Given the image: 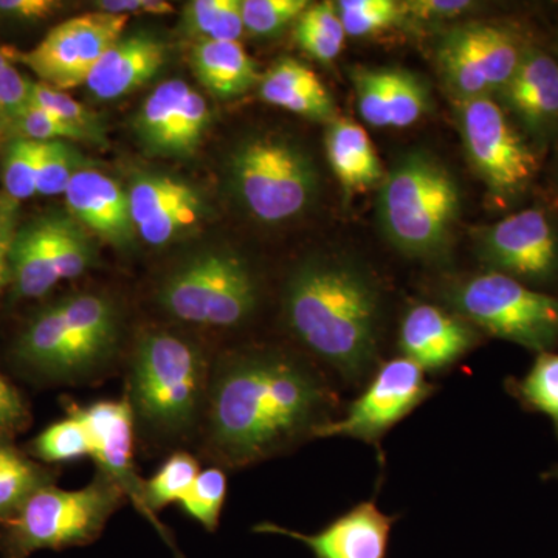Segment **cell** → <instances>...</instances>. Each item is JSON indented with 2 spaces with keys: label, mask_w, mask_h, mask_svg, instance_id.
I'll return each mask as SVG.
<instances>
[{
  "label": "cell",
  "mask_w": 558,
  "mask_h": 558,
  "mask_svg": "<svg viewBox=\"0 0 558 558\" xmlns=\"http://www.w3.org/2000/svg\"><path fill=\"white\" fill-rule=\"evenodd\" d=\"M339 414L336 384L314 360L253 348L213 366L201 433L213 461L244 469L315 439Z\"/></svg>",
  "instance_id": "6da1fadb"
},
{
  "label": "cell",
  "mask_w": 558,
  "mask_h": 558,
  "mask_svg": "<svg viewBox=\"0 0 558 558\" xmlns=\"http://www.w3.org/2000/svg\"><path fill=\"white\" fill-rule=\"evenodd\" d=\"M282 315L314 362L344 387H363L379 368L387 315L384 290L355 260H303L282 289Z\"/></svg>",
  "instance_id": "7a4b0ae2"
},
{
  "label": "cell",
  "mask_w": 558,
  "mask_h": 558,
  "mask_svg": "<svg viewBox=\"0 0 558 558\" xmlns=\"http://www.w3.org/2000/svg\"><path fill=\"white\" fill-rule=\"evenodd\" d=\"M211 373L204 351L185 337L165 330L140 337L126 395L140 435L178 444L201 432Z\"/></svg>",
  "instance_id": "3957f363"
},
{
  "label": "cell",
  "mask_w": 558,
  "mask_h": 558,
  "mask_svg": "<svg viewBox=\"0 0 558 558\" xmlns=\"http://www.w3.org/2000/svg\"><path fill=\"white\" fill-rule=\"evenodd\" d=\"M461 205V189L449 168L425 150H410L385 172L377 219L403 256L433 263L449 255Z\"/></svg>",
  "instance_id": "277c9868"
},
{
  "label": "cell",
  "mask_w": 558,
  "mask_h": 558,
  "mask_svg": "<svg viewBox=\"0 0 558 558\" xmlns=\"http://www.w3.org/2000/svg\"><path fill=\"white\" fill-rule=\"evenodd\" d=\"M119 339L116 301L81 292L39 311L22 332L16 354L47 380H89L116 355Z\"/></svg>",
  "instance_id": "5b68a950"
},
{
  "label": "cell",
  "mask_w": 558,
  "mask_h": 558,
  "mask_svg": "<svg viewBox=\"0 0 558 558\" xmlns=\"http://www.w3.org/2000/svg\"><path fill=\"white\" fill-rule=\"evenodd\" d=\"M439 299L483 336L510 341L535 354L558 348L556 293L484 270L450 279L440 288Z\"/></svg>",
  "instance_id": "8992f818"
},
{
  "label": "cell",
  "mask_w": 558,
  "mask_h": 558,
  "mask_svg": "<svg viewBox=\"0 0 558 558\" xmlns=\"http://www.w3.org/2000/svg\"><path fill=\"white\" fill-rule=\"evenodd\" d=\"M126 495L109 476L97 472L89 486L64 490L39 488L13 519L2 523V558H28L43 549L87 546L100 537Z\"/></svg>",
  "instance_id": "52a82bcc"
},
{
  "label": "cell",
  "mask_w": 558,
  "mask_h": 558,
  "mask_svg": "<svg viewBox=\"0 0 558 558\" xmlns=\"http://www.w3.org/2000/svg\"><path fill=\"white\" fill-rule=\"evenodd\" d=\"M157 301L180 323L234 329L255 317L260 284L240 255L208 250L175 267L161 282Z\"/></svg>",
  "instance_id": "ba28073f"
},
{
  "label": "cell",
  "mask_w": 558,
  "mask_h": 558,
  "mask_svg": "<svg viewBox=\"0 0 558 558\" xmlns=\"http://www.w3.org/2000/svg\"><path fill=\"white\" fill-rule=\"evenodd\" d=\"M230 174L242 207L264 223L296 218L318 194L311 154L281 135H256L241 143L231 156Z\"/></svg>",
  "instance_id": "9c48e42d"
},
{
  "label": "cell",
  "mask_w": 558,
  "mask_h": 558,
  "mask_svg": "<svg viewBox=\"0 0 558 558\" xmlns=\"http://www.w3.org/2000/svg\"><path fill=\"white\" fill-rule=\"evenodd\" d=\"M457 121L473 172L498 204L523 196L539 170L537 150L492 97L457 101Z\"/></svg>",
  "instance_id": "30bf717a"
},
{
  "label": "cell",
  "mask_w": 558,
  "mask_h": 558,
  "mask_svg": "<svg viewBox=\"0 0 558 558\" xmlns=\"http://www.w3.org/2000/svg\"><path fill=\"white\" fill-rule=\"evenodd\" d=\"M438 387L427 373L405 357L381 362L362 392L339 416L315 433V439L349 438L374 447L384 457L381 440L403 418L427 402Z\"/></svg>",
  "instance_id": "8fae6325"
},
{
  "label": "cell",
  "mask_w": 558,
  "mask_h": 558,
  "mask_svg": "<svg viewBox=\"0 0 558 558\" xmlns=\"http://www.w3.org/2000/svg\"><path fill=\"white\" fill-rule=\"evenodd\" d=\"M476 256L529 288L558 295V222L545 208H526L475 231Z\"/></svg>",
  "instance_id": "7c38bea8"
},
{
  "label": "cell",
  "mask_w": 558,
  "mask_h": 558,
  "mask_svg": "<svg viewBox=\"0 0 558 558\" xmlns=\"http://www.w3.org/2000/svg\"><path fill=\"white\" fill-rule=\"evenodd\" d=\"M526 47L499 25L470 24L450 28L439 40L440 75L457 101L492 97L512 78Z\"/></svg>",
  "instance_id": "4fadbf2b"
},
{
  "label": "cell",
  "mask_w": 558,
  "mask_h": 558,
  "mask_svg": "<svg viewBox=\"0 0 558 558\" xmlns=\"http://www.w3.org/2000/svg\"><path fill=\"white\" fill-rule=\"evenodd\" d=\"M130 16L95 13L81 14L51 28L33 50L5 49L10 60L24 64L40 83L58 90L86 84L98 60L121 39Z\"/></svg>",
  "instance_id": "5bb4252c"
},
{
  "label": "cell",
  "mask_w": 558,
  "mask_h": 558,
  "mask_svg": "<svg viewBox=\"0 0 558 558\" xmlns=\"http://www.w3.org/2000/svg\"><path fill=\"white\" fill-rule=\"evenodd\" d=\"M128 194L135 231L156 247L196 230L208 215L201 191L172 175L149 172L135 175Z\"/></svg>",
  "instance_id": "9a60e30c"
},
{
  "label": "cell",
  "mask_w": 558,
  "mask_h": 558,
  "mask_svg": "<svg viewBox=\"0 0 558 558\" xmlns=\"http://www.w3.org/2000/svg\"><path fill=\"white\" fill-rule=\"evenodd\" d=\"M484 336L468 319L446 306L414 303L400 319V357L416 363L427 374L446 373L480 347Z\"/></svg>",
  "instance_id": "2e32d148"
},
{
  "label": "cell",
  "mask_w": 558,
  "mask_h": 558,
  "mask_svg": "<svg viewBox=\"0 0 558 558\" xmlns=\"http://www.w3.org/2000/svg\"><path fill=\"white\" fill-rule=\"evenodd\" d=\"M398 515H388L376 499L357 502L315 534L264 521L253 532L281 535L306 546L315 558H387L389 537Z\"/></svg>",
  "instance_id": "e0dca14e"
},
{
  "label": "cell",
  "mask_w": 558,
  "mask_h": 558,
  "mask_svg": "<svg viewBox=\"0 0 558 558\" xmlns=\"http://www.w3.org/2000/svg\"><path fill=\"white\" fill-rule=\"evenodd\" d=\"M68 411L78 416L89 433L90 458L98 472L109 476L145 515V481L134 468L135 424L128 399L100 400L86 407L70 403Z\"/></svg>",
  "instance_id": "ac0fdd59"
},
{
  "label": "cell",
  "mask_w": 558,
  "mask_h": 558,
  "mask_svg": "<svg viewBox=\"0 0 558 558\" xmlns=\"http://www.w3.org/2000/svg\"><path fill=\"white\" fill-rule=\"evenodd\" d=\"M355 105L362 120L373 128H409L433 108L427 81L402 68L351 70Z\"/></svg>",
  "instance_id": "d6986e66"
},
{
  "label": "cell",
  "mask_w": 558,
  "mask_h": 558,
  "mask_svg": "<svg viewBox=\"0 0 558 558\" xmlns=\"http://www.w3.org/2000/svg\"><path fill=\"white\" fill-rule=\"evenodd\" d=\"M506 112L529 137L545 143L558 135V60L538 47H526L519 68L498 92Z\"/></svg>",
  "instance_id": "ffe728a7"
},
{
  "label": "cell",
  "mask_w": 558,
  "mask_h": 558,
  "mask_svg": "<svg viewBox=\"0 0 558 558\" xmlns=\"http://www.w3.org/2000/svg\"><path fill=\"white\" fill-rule=\"evenodd\" d=\"M72 218L83 229L94 231L102 240L126 247L134 240L130 194L116 179L83 167L72 180L64 193Z\"/></svg>",
  "instance_id": "44dd1931"
},
{
  "label": "cell",
  "mask_w": 558,
  "mask_h": 558,
  "mask_svg": "<svg viewBox=\"0 0 558 558\" xmlns=\"http://www.w3.org/2000/svg\"><path fill=\"white\" fill-rule=\"evenodd\" d=\"M167 46L154 36L140 33L121 38L98 60L86 84L95 98L117 100L153 80L167 62Z\"/></svg>",
  "instance_id": "7402d4cb"
},
{
  "label": "cell",
  "mask_w": 558,
  "mask_h": 558,
  "mask_svg": "<svg viewBox=\"0 0 558 558\" xmlns=\"http://www.w3.org/2000/svg\"><path fill=\"white\" fill-rule=\"evenodd\" d=\"M259 97L267 105L319 123L337 119L336 101L317 73L295 58H281L259 81Z\"/></svg>",
  "instance_id": "603a6c76"
},
{
  "label": "cell",
  "mask_w": 558,
  "mask_h": 558,
  "mask_svg": "<svg viewBox=\"0 0 558 558\" xmlns=\"http://www.w3.org/2000/svg\"><path fill=\"white\" fill-rule=\"evenodd\" d=\"M326 157L344 196L379 189L385 179L384 167L368 132L357 121L337 117L326 128Z\"/></svg>",
  "instance_id": "cb8c5ba5"
},
{
  "label": "cell",
  "mask_w": 558,
  "mask_h": 558,
  "mask_svg": "<svg viewBox=\"0 0 558 558\" xmlns=\"http://www.w3.org/2000/svg\"><path fill=\"white\" fill-rule=\"evenodd\" d=\"M10 281L21 299H40L61 281L54 247V215L25 223L10 250Z\"/></svg>",
  "instance_id": "d4e9b609"
},
{
  "label": "cell",
  "mask_w": 558,
  "mask_h": 558,
  "mask_svg": "<svg viewBox=\"0 0 558 558\" xmlns=\"http://www.w3.org/2000/svg\"><path fill=\"white\" fill-rule=\"evenodd\" d=\"M190 64L202 86L220 100L242 97L260 81L258 65L240 43H197Z\"/></svg>",
  "instance_id": "484cf974"
},
{
  "label": "cell",
  "mask_w": 558,
  "mask_h": 558,
  "mask_svg": "<svg viewBox=\"0 0 558 558\" xmlns=\"http://www.w3.org/2000/svg\"><path fill=\"white\" fill-rule=\"evenodd\" d=\"M53 484L50 470L0 440V523L13 519L39 488Z\"/></svg>",
  "instance_id": "4316f807"
},
{
  "label": "cell",
  "mask_w": 558,
  "mask_h": 558,
  "mask_svg": "<svg viewBox=\"0 0 558 558\" xmlns=\"http://www.w3.org/2000/svg\"><path fill=\"white\" fill-rule=\"evenodd\" d=\"M505 385L521 409L550 418L558 439V352L537 354L524 376L509 377Z\"/></svg>",
  "instance_id": "83f0119b"
},
{
  "label": "cell",
  "mask_w": 558,
  "mask_h": 558,
  "mask_svg": "<svg viewBox=\"0 0 558 558\" xmlns=\"http://www.w3.org/2000/svg\"><path fill=\"white\" fill-rule=\"evenodd\" d=\"M293 38L301 50L322 64L336 61L347 39L336 2L307 7L293 24Z\"/></svg>",
  "instance_id": "f1b7e54d"
},
{
  "label": "cell",
  "mask_w": 558,
  "mask_h": 558,
  "mask_svg": "<svg viewBox=\"0 0 558 558\" xmlns=\"http://www.w3.org/2000/svg\"><path fill=\"white\" fill-rule=\"evenodd\" d=\"M199 473V462L196 458L191 457L186 451H175L163 462L153 478L145 481V486H143L145 517L156 529H159L165 538L168 539L167 532L160 521L156 519V513L171 502H179L185 497Z\"/></svg>",
  "instance_id": "f546056e"
},
{
  "label": "cell",
  "mask_w": 558,
  "mask_h": 558,
  "mask_svg": "<svg viewBox=\"0 0 558 558\" xmlns=\"http://www.w3.org/2000/svg\"><path fill=\"white\" fill-rule=\"evenodd\" d=\"M182 24L197 43H240L244 33L241 0H193L183 9Z\"/></svg>",
  "instance_id": "4dcf8cb0"
},
{
  "label": "cell",
  "mask_w": 558,
  "mask_h": 558,
  "mask_svg": "<svg viewBox=\"0 0 558 558\" xmlns=\"http://www.w3.org/2000/svg\"><path fill=\"white\" fill-rule=\"evenodd\" d=\"M190 89L191 86L185 81H165L143 101L142 108L135 117V132H137L140 142L150 153H160L161 145L178 116L180 105Z\"/></svg>",
  "instance_id": "1f68e13d"
},
{
  "label": "cell",
  "mask_w": 558,
  "mask_h": 558,
  "mask_svg": "<svg viewBox=\"0 0 558 558\" xmlns=\"http://www.w3.org/2000/svg\"><path fill=\"white\" fill-rule=\"evenodd\" d=\"M32 453L50 464L90 457L89 433L81 418L68 411V417L54 422L33 439Z\"/></svg>",
  "instance_id": "d6a6232c"
},
{
  "label": "cell",
  "mask_w": 558,
  "mask_h": 558,
  "mask_svg": "<svg viewBox=\"0 0 558 558\" xmlns=\"http://www.w3.org/2000/svg\"><path fill=\"white\" fill-rule=\"evenodd\" d=\"M344 33L366 38L407 21L402 2L396 0H340L336 2Z\"/></svg>",
  "instance_id": "836d02e7"
},
{
  "label": "cell",
  "mask_w": 558,
  "mask_h": 558,
  "mask_svg": "<svg viewBox=\"0 0 558 558\" xmlns=\"http://www.w3.org/2000/svg\"><path fill=\"white\" fill-rule=\"evenodd\" d=\"M43 142L9 138L3 150L2 180L11 201L31 199L38 194V170Z\"/></svg>",
  "instance_id": "e575fe53"
},
{
  "label": "cell",
  "mask_w": 558,
  "mask_h": 558,
  "mask_svg": "<svg viewBox=\"0 0 558 558\" xmlns=\"http://www.w3.org/2000/svg\"><path fill=\"white\" fill-rule=\"evenodd\" d=\"M209 120H211V112H209L207 100L202 97L199 92L191 87L180 105L178 116H175L163 145H161L160 154L186 156V154L194 153L207 132Z\"/></svg>",
  "instance_id": "d590c367"
},
{
  "label": "cell",
  "mask_w": 558,
  "mask_h": 558,
  "mask_svg": "<svg viewBox=\"0 0 558 558\" xmlns=\"http://www.w3.org/2000/svg\"><path fill=\"white\" fill-rule=\"evenodd\" d=\"M227 497L226 472L219 468L201 470L193 486L180 499L183 512L197 521L205 531L215 532Z\"/></svg>",
  "instance_id": "8d00e7d4"
},
{
  "label": "cell",
  "mask_w": 558,
  "mask_h": 558,
  "mask_svg": "<svg viewBox=\"0 0 558 558\" xmlns=\"http://www.w3.org/2000/svg\"><path fill=\"white\" fill-rule=\"evenodd\" d=\"M28 105L47 110L58 119L65 121L70 126L76 128L90 138V142L102 143V128L98 116H95L86 106L81 105L75 98L70 97L65 92L53 89L47 84L31 81L28 92Z\"/></svg>",
  "instance_id": "74e56055"
},
{
  "label": "cell",
  "mask_w": 558,
  "mask_h": 558,
  "mask_svg": "<svg viewBox=\"0 0 558 558\" xmlns=\"http://www.w3.org/2000/svg\"><path fill=\"white\" fill-rule=\"evenodd\" d=\"M307 0H241L244 31L259 38H271L295 24L310 7Z\"/></svg>",
  "instance_id": "f35d334b"
},
{
  "label": "cell",
  "mask_w": 558,
  "mask_h": 558,
  "mask_svg": "<svg viewBox=\"0 0 558 558\" xmlns=\"http://www.w3.org/2000/svg\"><path fill=\"white\" fill-rule=\"evenodd\" d=\"M54 247L61 281L81 277L94 264V245L72 216L54 215Z\"/></svg>",
  "instance_id": "ab89813d"
},
{
  "label": "cell",
  "mask_w": 558,
  "mask_h": 558,
  "mask_svg": "<svg viewBox=\"0 0 558 558\" xmlns=\"http://www.w3.org/2000/svg\"><path fill=\"white\" fill-rule=\"evenodd\" d=\"M86 167L78 150L64 140L43 142L38 170V194L60 196L68 190L73 175Z\"/></svg>",
  "instance_id": "60d3db41"
},
{
  "label": "cell",
  "mask_w": 558,
  "mask_h": 558,
  "mask_svg": "<svg viewBox=\"0 0 558 558\" xmlns=\"http://www.w3.org/2000/svg\"><path fill=\"white\" fill-rule=\"evenodd\" d=\"M3 134L9 138H25L33 142H53V140H64V142H90L84 132L70 126L69 123L58 119L53 113L47 110L28 105L21 110L13 120L3 128Z\"/></svg>",
  "instance_id": "b9f144b4"
},
{
  "label": "cell",
  "mask_w": 558,
  "mask_h": 558,
  "mask_svg": "<svg viewBox=\"0 0 558 558\" xmlns=\"http://www.w3.org/2000/svg\"><path fill=\"white\" fill-rule=\"evenodd\" d=\"M31 81L21 75L5 49H0V132L28 106Z\"/></svg>",
  "instance_id": "7bdbcfd3"
},
{
  "label": "cell",
  "mask_w": 558,
  "mask_h": 558,
  "mask_svg": "<svg viewBox=\"0 0 558 558\" xmlns=\"http://www.w3.org/2000/svg\"><path fill=\"white\" fill-rule=\"evenodd\" d=\"M31 422V411L20 391L0 374V440H10Z\"/></svg>",
  "instance_id": "ee69618b"
},
{
  "label": "cell",
  "mask_w": 558,
  "mask_h": 558,
  "mask_svg": "<svg viewBox=\"0 0 558 558\" xmlns=\"http://www.w3.org/2000/svg\"><path fill=\"white\" fill-rule=\"evenodd\" d=\"M402 3L407 20L425 24L458 20L462 14L475 9V3L469 0H410Z\"/></svg>",
  "instance_id": "f6af8a7d"
},
{
  "label": "cell",
  "mask_w": 558,
  "mask_h": 558,
  "mask_svg": "<svg viewBox=\"0 0 558 558\" xmlns=\"http://www.w3.org/2000/svg\"><path fill=\"white\" fill-rule=\"evenodd\" d=\"M62 9L57 0H0V14L17 21H44Z\"/></svg>",
  "instance_id": "bcb514c9"
},
{
  "label": "cell",
  "mask_w": 558,
  "mask_h": 558,
  "mask_svg": "<svg viewBox=\"0 0 558 558\" xmlns=\"http://www.w3.org/2000/svg\"><path fill=\"white\" fill-rule=\"evenodd\" d=\"M100 13L119 14V16H132V14H153L165 16L174 11L172 3L165 0H100L94 3Z\"/></svg>",
  "instance_id": "7dc6e473"
},
{
  "label": "cell",
  "mask_w": 558,
  "mask_h": 558,
  "mask_svg": "<svg viewBox=\"0 0 558 558\" xmlns=\"http://www.w3.org/2000/svg\"><path fill=\"white\" fill-rule=\"evenodd\" d=\"M16 204L9 196L0 197V259H10L11 244L17 231Z\"/></svg>",
  "instance_id": "c3c4849f"
},
{
  "label": "cell",
  "mask_w": 558,
  "mask_h": 558,
  "mask_svg": "<svg viewBox=\"0 0 558 558\" xmlns=\"http://www.w3.org/2000/svg\"><path fill=\"white\" fill-rule=\"evenodd\" d=\"M543 480L558 481V464L553 465V468H550L548 472L543 473Z\"/></svg>",
  "instance_id": "681fc988"
},
{
  "label": "cell",
  "mask_w": 558,
  "mask_h": 558,
  "mask_svg": "<svg viewBox=\"0 0 558 558\" xmlns=\"http://www.w3.org/2000/svg\"><path fill=\"white\" fill-rule=\"evenodd\" d=\"M556 182H557V186H558V168H557V174H556Z\"/></svg>",
  "instance_id": "f907efd6"
},
{
  "label": "cell",
  "mask_w": 558,
  "mask_h": 558,
  "mask_svg": "<svg viewBox=\"0 0 558 558\" xmlns=\"http://www.w3.org/2000/svg\"><path fill=\"white\" fill-rule=\"evenodd\" d=\"M557 53H558V51H557Z\"/></svg>",
  "instance_id": "816d5d0a"
}]
</instances>
